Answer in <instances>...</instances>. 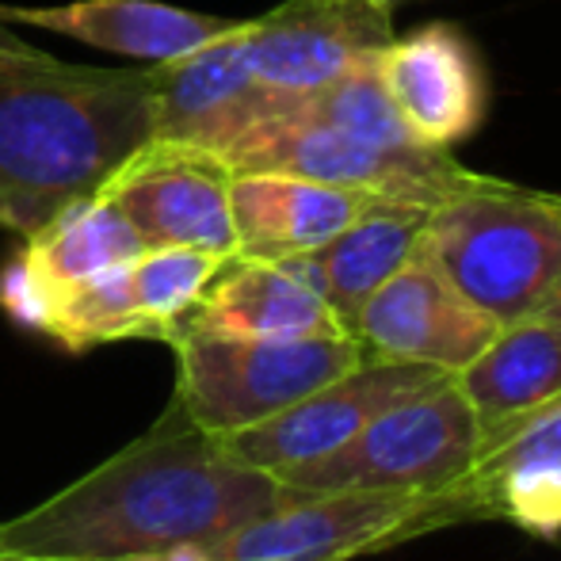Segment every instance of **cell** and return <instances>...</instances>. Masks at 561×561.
<instances>
[{"label": "cell", "mask_w": 561, "mask_h": 561, "mask_svg": "<svg viewBox=\"0 0 561 561\" xmlns=\"http://www.w3.org/2000/svg\"><path fill=\"white\" fill-rule=\"evenodd\" d=\"M287 489L226 455L222 439L169 413L107 462L0 524V554L46 561H134L207 547L272 512Z\"/></svg>", "instance_id": "1"}, {"label": "cell", "mask_w": 561, "mask_h": 561, "mask_svg": "<svg viewBox=\"0 0 561 561\" xmlns=\"http://www.w3.org/2000/svg\"><path fill=\"white\" fill-rule=\"evenodd\" d=\"M489 519H508L519 531L558 539L561 535V462H535L504 470L485 493Z\"/></svg>", "instance_id": "24"}, {"label": "cell", "mask_w": 561, "mask_h": 561, "mask_svg": "<svg viewBox=\"0 0 561 561\" xmlns=\"http://www.w3.org/2000/svg\"><path fill=\"white\" fill-rule=\"evenodd\" d=\"M0 561H46V558H15V554H0Z\"/></svg>", "instance_id": "30"}, {"label": "cell", "mask_w": 561, "mask_h": 561, "mask_svg": "<svg viewBox=\"0 0 561 561\" xmlns=\"http://www.w3.org/2000/svg\"><path fill=\"white\" fill-rule=\"evenodd\" d=\"M378 77L398 115L424 146L450 149L485 118L489 84L473 46L450 23H428L378 54Z\"/></svg>", "instance_id": "13"}, {"label": "cell", "mask_w": 561, "mask_h": 561, "mask_svg": "<svg viewBox=\"0 0 561 561\" xmlns=\"http://www.w3.org/2000/svg\"><path fill=\"white\" fill-rule=\"evenodd\" d=\"M535 462H561V398L547 401L542 409L527 413L524 421H516L508 432L485 444L478 450L470 470L458 478V485L470 489V496L478 501L481 519H489L485 493L504 470L516 466H535Z\"/></svg>", "instance_id": "23"}, {"label": "cell", "mask_w": 561, "mask_h": 561, "mask_svg": "<svg viewBox=\"0 0 561 561\" xmlns=\"http://www.w3.org/2000/svg\"><path fill=\"white\" fill-rule=\"evenodd\" d=\"M222 161L233 172H287V176L359 187V192L382 195V199L421 203V207H436L481 180V172L455 161L444 146L375 149L344 138L329 126L306 123L283 107L249 126L226 149Z\"/></svg>", "instance_id": "7"}, {"label": "cell", "mask_w": 561, "mask_h": 561, "mask_svg": "<svg viewBox=\"0 0 561 561\" xmlns=\"http://www.w3.org/2000/svg\"><path fill=\"white\" fill-rule=\"evenodd\" d=\"M542 318H550V321H558L561 325V275H558V283H554V290H550V298L542 302Z\"/></svg>", "instance_id": "28"}, {"label": "cell", "mask_w": 561, "mask_h": 561, "mask_svg": "<svg viewBox=\"0 0 561 561\" xmlns=\"http://www.w3.org/2000/svg\"><path fill=\"white\" fill-rule=\"evenodd\" d=\"M428 210L421 203H401V199H378L344 226L333 241L321 249L302 252V256L283 260L295 267L340 318V325L352 333V321L359 306L398 272L401 264L416 256Z\"/></svg>", "instance_id": "17"}, {"label": "cell", "mask_w": 561, "mask_h": 561, "mask_svg": "<svg viewBox=\"0 0 561 561\" xmlns=\"http://www.w3.org/2000/svg\"><path fill=\"white\" fill-rule=\"evenodd\" d=\"M370 4L386 8V12H393V8H401V4H413V0H370Z\"/></svg>", "instance_id": "29"}, {"label": "cell", "mask_w": 561, "mask_h": 561, "mask_svg": "<svg viewBox=\"0 0 561 561\" xmlns=\"http://www.w3.org/2000/svg\"><path fill=\"white\" fill-rule=\"evenodd\" d=\"M43 61H54V54L31 46L23 35H15L12 23L0 15V66H43Z\"/></svg>", "instance_id": "26"}, {"label": "cell", "mask_w": 561, "mask_h": 561, "mask_svg": "<svg viewBox=\"0 0 561 561\" xmlns=\"http://www.w3.org/2000/svg\"><path fill=\"white\" fill-rule=\"evenodd\" d=\"M229 184L233 169L218 153L153 138L107 180L104 195L130 218L146 249L180 244L237 256Z\"/></svg>", "instance_id": "9"}, {"label": "cell", "mask_w": 561, "mask_h": 561, "mask_svg": "<svg viewBox=\"0 0 561 561\" xmlns=\"http://www.w3.org/2000/svg\"><path fill=\"white\" fill-rule=\"evenodd\" d=\"M470 519H481V508L458 481L432 493H287L199 550L207 561H355Z\"/></svg>", "instance_id": "4"}, {"label": "cell", "mask_w": 561, "mask_h": 561, "mask_svg": "<svg viewBox=\"0 0 561 561\" xmlns=\"http://www.w3.org/2000/svg\"><path fill=\"white\" fill-rule=\"evenodd\" d=\"M455 386L478 416L481 447L493 444L527 413L561 398V325L542 313L501 325L485 352L458 370Z\"/></svg>", "instance_id": "18"}, {"label": "cell", "mask_w": 561, "mask_h": 561, "mask_svg": "<svg viewBox=\"0 0 561 561\" xmlns=\"http://www.w3.org/2000/svg\"><path fill=\"white\" fill-rule=\"evenodd\" d=\"M169 347L176 352L172 401L184 409L195 428L218 439L283 413L363 359L359 340L347 333L244 340L176 329Z\"/></svg>", "instance_id": "5"}, {"label": "cell", "mask_w": 561, "mask_h": 561, "mask_svg": "<svg viewBox=\"0 0 561 561\" xmlns=\"http://www.w3.org/2000/svg\"><path fill=\"white\" fill-rule=\"evenodd\" d=\"M279 107L306 118V123L329 126V130L363 141V146H375V149L424 146V141L413 138V130H409L405 118L398 115L393 100L386 96L382 77H378V58L347 69L344 77H336L333 84H325V89H318V92L287 96Z\"/></svg>", "instance_id": "20"}, {"label": "cell", "mask_w": 561, "mask_h": 561, "mask_svg": "<svg viewBox=\"0 0 561 561\" xmlns=\"http://www.w3.org/2000/svg\"><path fill=\"white\" fill-rule=\"evenodd\" d=\"M134 561H207V558H203L199 547H172V550H164V554H146Z\"/></svg>", "instance_id": "27"}, {"label": "cell", "mask_w": 561, "mask_h": 561, "mask_svg": "<svg viewBox=\"0 0 561 561\" xmlns=\"http://www.w3.org/2000/svg\"><path fill=\"white\" fill-rule=\"evenodd\" d=\"M481 428L473 409L458 393L455 375L378 413L352 444L310 466L287 470V493H347V489H390L432 493L455 485L473 466Z\"/></svg>", "instance_id": "6"}, {"label": "cell", "mask_w": 561, "mask_h": 561, "mask_svg": "<svg viewBox=\"0 0 561 561\" xmlns=\"http://www.w3.org/2000/svg\"><path fill=\"white\" fill-rule=\"evenodd\" d=\"M153 141V69L0 66V229L23 237Z\"/></svg>", "instance_id": "2"}, {"label": "cell", "mask_w": 561, "mask_h": 561, "mask_svg": "<svg viewBox=\"0 0 561 561\" xmlns=\"http://www.w3.org/2000/svg\"><path fill=\"white\" fill-rule=\"evenodd\" d=\"M378 199L382 195L287 176V172H233L229 210H233L237 256L290 260L313 252Z\"/></svg>", "instance_id": "14"}, {"label": "cell", "mask_w": 561, "mask_h": 561, "mask_svg": "<svg viewBox=\"0 0 561 561\" xmlns=\"http://www.w3.org/2000/svg\"><path fill=\"white\" fill-rule=\"evenodd\" d=\"M0 15L20 27H38L50 35L81 38L100 50L123 54L138 61H176L203 50L207 43L241 27V20L192 12L164 0H69L50 8H12L0 4Z\"/></svg>", "instance_id": "15"}, {"label": "cell", "mask_w": 561, "mask_h": 561, "mask_svg": "<svg viewBox=\"0 0 561 561\" xmlns=\"http://www.w3.org/2000/svg\"><path fill=\"white\" fill-rule=\"evenodd\" d=\"M439 378H447V370L363 355L352 370L313 390L310 398L295 401L290 409L252 424V428L229 432L222 436V447L241 466L283 478L287 470L310 466L352 444L378 413L428 390Z\"/></svg>", "instance_id": "8"}, {"label": "cell", "mask_w": 561, "mask_h": 561, "mask_svg": "<svg viewBox=\"0 0 561 561\" xmlns=\"http://www.w3.org/2000/svg\"><path fill=\"white\" fill-rule=\"evenodd\" d=\"M180 329H203V333L244 340H302L347 333L333 306L295 267H287L283 260L252 256H229Z\"/></svg>", "instance_id": "16"}, {"label": "cell", "mask_w": 561, "mask_h": 561, "mask_svg": "<svg viewBox=\"0 0 561 561\" xmlns=\"http://www.w3.org/2000/svg\"><path fill=\"white\" fill-rule=\"evenodd\" d=\"M50 340H58L69 352H89V347L115 344V340H146V325L134 306L130 264L61 290L54 298Z\"/></svg>", "instance_id": "22"}, {"label": "cell", "mask_w": 561, "mask_h": 561, "mask_svg": "<svg viewBox=\"0 0 561 561\" xmlns=\"http://www.w3.org/2000/svg\"><path fill=\"white\" fill-rule=\"evenodd\" d=\"M244 23L203 50L153 69V138L199 146L222 157L249 126L267 118L283 96L252 77L244 58Z\"/></svg>", "instance_id": "12"}, {"label": "cell", "mask_w": 561, "mask_h": 561, "mask_svg": "<svg viewBox=\"0 0 561 561\" xmlns=\"http://www.w3.org/2000/svg\"><path fill=\"white\" fill-rule=\"evenodd\" d=\"M0 310L15 321L20 329L50 336L54 329V290L43 283V275L31 267L23 252H15L0 267Z\"/></svg>", "instance_id": "25"}, {"label": "cell", "mask_w": 561, "mask_h": 561, "mask_svg": "<svg viewBox=\"0 0 561 561\" xmlns=\"http://www.w3.org/2000/svg\"><path fill=\"white\" fill-rule=\"evenodd\" d=\"M393 12L370 0H283L244 23V58L275 96H306L393 43Z\"/></svg>", "instance_id": "10"}, {"label": "cell", "mask_w": 561, "mask_h": 561, "mask_svg": "<svg viewBox=\"0 0 561 561\" xmlns=\"http://www.w3.org/2000/svg\"><path fill=\"white\" fill-rule=\"evenodd\" d=\"M501 333L485 310L455 290L428 260L416 252L401 264L352 321V336L363 355L393 363H421L458 375Z\"/></svg>", "instance_id": "11"}, {"label": "cell", "mask_w": 561, "mask_h": 561, "mask_svg": "<svg viewBox=\"0 0 561 561\" xmlns=\"http://www.w3.org/2000/svg\"><path fill=\"white\" fill-rule=\"evenodd\" d=\"M416 252L496 325L535 318L561 275V195L481 172L428 210Z\"/></svg>", "instance_id": "3"}, {"label": "cell", "mask_w": 561, "mask_h": 561, "mask_svg": "<svg viewBox=\"0 0 561 561\" xmlns=\"http://www.w3.org/2000/svg\"><path fill=\"white\" fill-rule=\"evenodd\" d=\"M20 252L58 298L61 290L77 287V283H89L112 267L134 264L146 252V241L130 226V218L100 192L77 207L61 210L38 233H31Z\"/></svg>", "instance_id": "19"}, {"label": "cell", "mask_w": 561, "mask_h": 561, "mask_svg": "<svg viewBox=\"0 0 561 561\" xmlns=\"http://www.w3.org/2000/svg\"><path fill=\"white\" fill-rule=\"evenodd\" d=\"M229 256H215L203 249H180V244H164V249H146L130 264V287L134 306L146 325V340H169L187 313L199 306L215 275L222 272Z\"/></svg>", "instance_id": "21"}]
</instances>
